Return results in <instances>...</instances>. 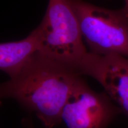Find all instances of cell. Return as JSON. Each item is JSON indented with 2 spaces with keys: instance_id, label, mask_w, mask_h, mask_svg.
<instances>
[{
  "instance_id": "5b68a950",
  "label": "cell",
  "mask_w": 128,
  "mask_h": 128,
  "mask_svg": "<svg viewBox=\"0 0 128 128\" xmlns=\"http://www.w3.org/2000/svg\"><path fill=\"white\" fill-rule=\"evenodd\" d=\"M81 76L94 78L128 118V57L96 55L88 52L78 68Z\"/></svg>"
},
{
  "instance_id": "277c9868",
  "label": "cell",
  "mask_w": 128,
  "mask_h": 128,
  "mask_svg": "<svg viewBox=\"0 0 128 128\" xmlns=\"http://www.w3.org/2000/svg\"><path fill=\"white\" fill-rule=\"evenodd\" d=\"M120 113L105 92H94L81 76L63 108L62 120L68 128H108Z\"/></svg>"
},
{
  "instance_id": "52a82bcc",
  "label": "cell",
  "mask_w": 128,
  "mask_h": 128,
  "mask_svg": "<svg viewBox=\"0 0 128 128\" xmlns=\"http://www.w3.org/2000/svg\"><path fill=\"white\" fill-rule=\"evenodd\" d=\"M123 8L128 12V0H124V6Z\"/></svg>"
},
{
  "instance_id": "6da1fadb",
  "label": "cell",
  "mask_w": 128,
  "mask_h": 128,
  "mask_svg": "<svg viewBox=\"0 0 128 128\" xmlns=\"http://www.w3.org/2000/svg\"><path fill=\"white\" fill-rule=\"evenodd\" d=\"M76 70L35 53L20 74L2 83L0 96L33 112L45 128L62 122V113L77 80Z\"/></svg>"
},
{
  "instance_id": "7a4b0ae2",
  "label": "cell",
  "mask_w": 128,
  "mask_h": 128,
  "mask_svg": "<svg viewBox=\"0 0 128 128\" xmlns=\"http://www.w3.org/2000/svg\"><path fill=\"white\" fill-rule=\"evenodd\" d=\"M33 31L39 52L78 72L88 50L72 0H49L44 18Z\"/></svg>"
},
{
  "instance_id": "8992f818",
  "label": "cell",
  "mask_w": 128,
  "mask_h": 128,
  "mask_svg": "<svg viewBox=\"0 0 128 128\" xmlns=\"http://www.w3.org/2000/svg\"><path fill=\"white\" fill-rule=\"evenodd\" d=\"M37 52H39L38 44L33 30L20 40L1 43L0 69L10 79L15 78Z\"/></svg>"
},
{
  "instance_id": "ba28073f",
  "label": "cell",
  "mask_w": 128,
  "mask_h": 128,
  "mask_svg": "<svg viewBox=\"0 0 128 128\" xmlns=\"http://www.w3.org/2000/svg\"><path fill=\"white\" fill-rule=\"evenodd\" d=\"M33 128V127H32V128Z\"/></svg>"
},
{
  "instance_id": "3957f363",
  "label": "cell",
  "mask_w": 128,
  "mask_h": 128,
  "mask_svg": "<svg viewBox=\"0 0 128 128\" xmlns=\"http://www.w3.org/2000/svg\"><path fill=\"white\" fill-rule=\"evenodd\" d=\"M88 52L96 55L118 54L128 57V12L83 0H72Z\"/></svg>"
}]
</instances>
